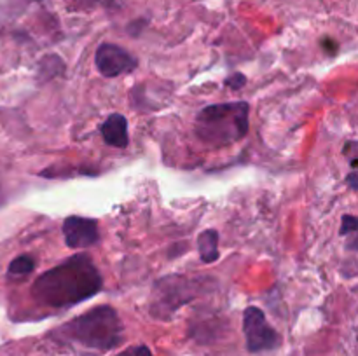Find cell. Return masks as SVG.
Here are the masks:
<instances>
[{
    "label": "cell",
    "instance_id": "cell-11",
    "mask_svg": "<svg viewBox=\"0 0 358 356\" xmlns=\"http://www.w3.org/2000/svg\"><path fill=\"white\" fill-rule=\"evenodd\" d=\"M357 227H358L357 216H353V215H345V216H343L341 230H339V234H341V236H348V234L357 232Z\"/></svg>",
    "mask_w": 358,
    "mask_h": 356
},
{
    "label": "cell",
    "instance_id": "cell-4",
    "mask_svg": "<svg viewBox=\"0 0 358 356\" xmlns=\"http://www.w3.org/2000/svg\"><path fill=\"white\" fill-rule=\"evenodd\" d=\"M243 332L247 349L250 353H262L275 349L280 344V335L266 320V314L259 307L250 306L243 313Z\"/></svg>",
    "mask_w": 358,
    "mask_h": 356
},
{
    "label": "cell",
    "instance_id": "cell-6",
    "mask_svg": "<svg viewBox=\"0 0 358 356\" xmlns=\"http://www.w3.org/2000/svg\"><path fill=\"white\" fill-rule=\"evenodd\" d=\"M63 236L69 248H90L100 239L98 222L86 216H69L63 222Z\"/></svg>",
    "mask_w": 358,
    "mask_h": 356
},
{
    "label": "cell",
    "instance_id": "cell-13",
    "mask_svg": "<svg viewBox=\"0 0 358 356\" xmlns=\"http://www.w3.org/2000/svg\"><path fill=\"white\" fill-rule=\"evenodd\" d=\"M119 356H152V353L147 346H135V348H128L126 351H122Z\"/></svg>",
    "mask_w": 358,
    "mask_h": 356
},
{
    "label": "cell",
    "instance_id": "cell-12",
    "mask_svg": "<svg viewBox=\"0 0 358 356\" xmlns=\"http://www.w3.org/2000/svg\"><path fill=\"white\" fill-rule=\"evenodd\" d=\"M224 84H226L227 87H231L233 91H238V89H241L245 84H247V77H245L243 73L236 72V73H233V75L227 77V79L224 80Z\"/></svg>",
    "mask_w": 358,
    "mask_h": 356
},
{
    "label": "cell",
    "instance_id": "cell-8",
    "mask_svg": "<svg viewBox=\"0 0 358 356\" xmlns=\"http://www.w3.org/2000/svg\"><path fill=\"white\" fill-rule=\"evenodd\" d=\"M199 257L205 264H212L219 258V232L213 229H206L198 237Z\"/></svg>",
    "mask_w": 358,
    "mask_h": 356
},
{
    "label": "cell",
    "instance_id": "cell-14",
    "mask_svg": "<svg viewBox=\"0 0 358 356\" xmlns=\"http://www.w3.org/2000/svg\"><path fill=\"white\" fill-rule=\"evenodd\" d=\"M348 181H350V185H352L353 191H357V188H358V184H357V175H355V173H350Z\"/></svg>",
    "mask_w": 358,
    "mask_h": 356
},
{
    "label": "cell",
    "instance_id": "cell-5",
    "mask_svg": "<svg viewBox=\"0 0 358 356\" xmlns=\"http://www.w3.org/2000/svg\"><path fill=\"white\" fill-rule=\"evenodd\" d=\"M94 65H96L98 72L101 75L108 77V79H114V77L133 72L136 68V65H138V59L131 52L126 51L124 47H121V45L105 42V44H101L96 49Z\"/></svg>",
    "mask_w": 358,
    "mask_h": 356
},
{
    "label": "cell",
    "instance_id": "cell-10",
    "mask_svg": "<svg viewBox=\"0 0 358 356\" xmlns=\"http://www.w3.org/2000/svg\"><path fill=\"white\" fill-rule=\"evenodd\" d=\"M80 9H90V7H96V6H103L107 9L110 7H119V0H77Z\"/></svg>",
    "mask_w": 358,
    "mask_h": 356
},
{
    "label": "cell",
    "instance_id": "cell-2",
    "mask_svg": "<svg viewBox=\"0 0 358 356\" xmlns=\"http://www.w3.org/2000/svg\"><path fill=\"white\" fill-rule=\"evenodd\" d=\"M52 337L84 351L105 353L121 344L122 323L114 307L98 306L59 327Z\"/></svg>",
    "mask_w": 358,
    "mask_h": 356
},
{
    "label": "cell",
    "instance_id": "cell-3",
    "mask_svg": "<svg viewBox=\"0 0 358 356\" xmlns=\"http://www.w3.org/2000/svg\"><path fill=\"white\" fill-rule=\"evenodd\" d=\"M250 108L245 101L215 103L203 108L196 117L194 131L210 147H226L245 138Z\"/></svg>",
    "mask_w": 358,
    "mask_h": 356
},
{
    "label": "cell",
    "instance_id": "cell-9",
    "mask_svg": "<svg viewBox=\"0 0 358 356\" xmlns=\"http://www.w3.org/2000/svg\"><path fill=\"white\" fill-rule=\"evenodd\" d=\"M34 269H35V258L31 257V255L23 253L10 262L7 272H9V276H28L34 272Z\"/></svg>",
    "mask_w": 358,
    "mask_h": 356
},
{
    "label": "cell",
    "instance_id": "cell-1",
    "mask_svg": "<svg viewBox=\"0 0 358 356\" xmlns=\"http://www.w3.org/2000/svg\"><path fill=\"white\" fill-rule=\"evenodd\" d=\"M103 286L100 271L87 253H77L42 272L31 285V297L52 309L72 307L96 295Z\"/></svg>",
    "mask_w": 358,
    "mask_h": 356
},
{
    "label": "cell",
    "instance_id": "cell-7",
    "mask_svg": "<svg viewBox=\"0 0 358 356\" xmlns=\"http://www.w3.org/2000/svg\"><path fill=\"white\" fill-rule=\"evenodd\" d=\"M101 136H103L105 143L115 149H126L129 143L128 136V121L124 115L112 114L101 124Z\"/></svg>",
    "mask_w": 358,
    "mask_h": 356
}]
</instances>
